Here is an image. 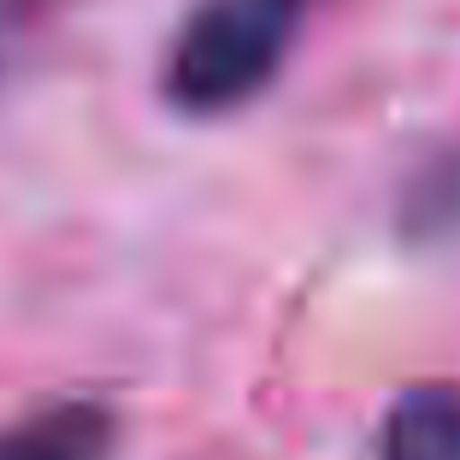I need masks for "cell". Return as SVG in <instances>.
Returning <instances> with one entry per match:
<instances>
[{"instance_id":"obj_1","label":"cell","mask_w":460,"mask_h":460,"mask_svg":"<svg viewBox=\"0 0 460 460\" xmlns=\"http://www.w3.org/2000/svg\"><path fill=\"white\" fill-rule=\"evenodd\" d=\"M319 0H195L165 48L160 89L190 119L243 112L278 83Z\"/></svg>"},{"instance_id":"obj_2","label":"cell","mask_w":460,"mask_h":460,"mask_svg":"<svg viewBox=\"0 0 460 460\" xmlns=\"http://www.w3.org/2000/svg\"><path fill=\"white\" fill-rule=\"evenodd\" d=\"M119 420L95 402H54L0 425V460H112Z\"/></svg>"},{"instance_id":"obj_3","label":"cell","mask_w":460,"mask_h":460,"mask_svg":"<svg viewBox=\"0 0 460 460\" xmlns=\"http://www.w3.org/2000/svg\"><path fill=\"white\" fill-rule=\"evenodd\" d=\"M378 460H460V384L431 378L390 402Z\"/></svg>"},{"instance_id":"obj_4","label":"cell","mask_w":460,"mask_h":460,"mask_svg":"<svg viewBox=\"0 0 460 460\" xmlns=\"http://www.w3.org/2000/svg\"><path fill=\"white\" fill-rule=\"evenodd\" d=\"M36 18H41V0H0V83L18 66L24 41L36 36Z\"/></svg>"}]
</instances>
